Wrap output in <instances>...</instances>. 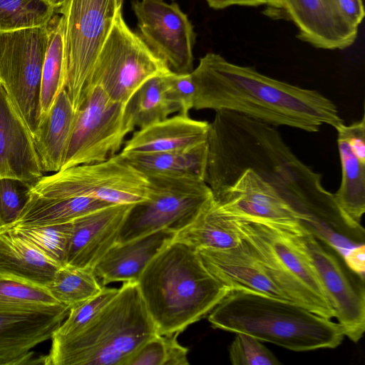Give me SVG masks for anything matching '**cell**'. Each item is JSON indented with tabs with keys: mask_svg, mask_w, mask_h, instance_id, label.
<instances>
[{
	"mask_svg": "<svg viewBox=\"0 0 365 365\" xmlns=\"http://www.w3.org/2000/svg\"><path fill=\"white\" fill-rule=\"evenodd\" d=\"M277 127L240 113L215 111L209 123L205 182L217 198L245 169H252L279 192L297 224L315 237L334 244L351 222L341 212L322 175L300 160Z\"/></svg>",
	"mask_w": 365,
	"mask_h": 365,
	"instance_id": "1",
	"label": "cell"
},
{
	"mask_svg": "<svg viewBox=\"0 0 365 365\" xmlns=\"http://www.w3.org/2000/svg\"><path fill=\"white\" fill-rule=\"evenodd\" d=\"M191 74L195 110H228L309 133L344 123L335 103L318 91L269 77L215 53L202 57Z\"/></svg>",
	"mask_w": 365,
	"mask_h": 365,
	"instance_id": "2",
	"label": "cell"
},
{
	"mask_svg": "<svg viewBox=\"0 0 365 365\" xmlns=\"http://www.w3.org/2000/svg\"><path fill=\"white\" fill-rule=\"evenodd\" d=\"M158 334L180 333L208 314L229 292L197 250L173 241L136 281Z\"/></svg>",
	"mask_w": 365,
	"mask_h": 365,
	"instance_id": "3",
	"label": "cell"
},
{
	"mask_svg": "<svg viewBox=\"0 0 365 365\" xmlns=\"http://www.w3.org/2000/svg\"><path fill=\"white\" fill-rule=\"evenodd\" d=\"M208 321L213 328L245 333L295 351L333 349L344 336L332 319L290 301L241 289L229 290Z\"/></svg>",
	"mask_w": 365,
	"mask_h": 365,
	"instance_id": "4",
	"label": "cell"
},
{
	"mask_svg": "<svg viewBox=\"0 0 365 365\" xmlns=\"http://www.w3.org/2000/svg\"><path fill=\"white\" fill-rule=\"evenodd\" d=\"M156 334L137 282H125L81 330L66 337L52 336L48 364L125 365Z\"/></svg>",
	"mask_w": 365,
	"mask_h": 365,
	"instance_id": "5",
	"label": "cell"
},
{
	"mask_svg": "<svg viewBox=\"0 0 365 365\" xmlns=\"http://www.w3.org/2000/svg\"><path fill=\"white\" fill-rule=\"evenodd\" d=\"M234 218L242 238L289 301L325 318H334L312 266L288 239L269 222Z\"/></svg>",
	"mask_w": 365,
	"mask_h": 365,
	"instance_id": "6",
	"label": "cell"
},
{
	"mask_svg": "<svg viewBox=\"0 0 365 365\" xmlns=\"http://www.w3.org/2000/svg\"><path fill=\"white\" fill-rule=\"evenodd\" d=\"M270 224L307 258L344 336L357 342L365 330L364 277L347 266L339 251L298 224Z\"/></svg>",
	"mask_w": 365,
	"mask_h": 365,
	"instance_id": "7",
	"label": "cell"
},
{
	"mask_svg": "<svg viewBox=\"0 0 365 365\" xmlns=\"http://www.w3.org/2000/svg\"><path fill=\"white\" fill-rule=\"evenodd\" d=\"M149 191L148 177L118 153L103 162L43 175L31 185L29 195L46 199L91 197L119 205L145 201Z\"/></svg>",
	"mask_w": 365,
	"mask_h": 365,
	"instance_id": "8",
	"label": "cell"
},
{
	"mask_svg": "<svg viewBox=\"0 0 365 365\" xmlns=\"http://www.w3.org/2000/svg\"><path fill=\"white\" fill-rule=\"evenodd\" d=\"M124 0H66L64 20L65 89L77 110L97 56Z\"/></svg>",
	"mask_w": 365,
	"mask_h": 365,
	"instance_id": "9",
	"label": "cell"
},
{
	"mask_svg": "<svg viewBox=\"0 0 365 365\" xmlns=\"http://www.w3.org/2000/svg\"><path fill=\"white\" fill-rule=\"evenodd\" d=\"M170 72L166 63L127 25L121 10L97 56L86 88L99 86L112 100L126 106L146 81Z\"/></svg>",
	"mask_w": 365,
	"mask_h": 365,
	"instance_id": "10",
	"label": "cell"
},
{
	"mask_svg": "<svg viewBox=\"0 0 365 365\" xmlns=\"http://www.w3.org/2000/svg\"><path fill=\"white\" fill-rule=\"evenodd\" d=\"M148 199L133 205L119 233L123 243L166 230L174 233L190 224L213 197L203 180L179 176L146 175Z\"/></svg>",
	"mask_w": 365,
	"mask_h": 365,
	"instance_id": "11",
	"label": "cell"
},
{
	"mask_svg": "<svg viewBox=\"0 0 365 365\" xmlns=\"http://www.w3.org/2000/svg\"><path fill=\"white\" fill-rule=\"evenodd\" d=\"M135 128L125 105L112 100L99 86L88 87L76 111L61 170L109 159L118 153Z\"/></svg>",
	"mask_w": 365,
	"mask_h": 365,
	"instance_id": "12",
	"label": "cell"
},
{
	"mask_svg": "<svg viewBox=\"0 0 365 365\" xmlns=\"http://www.w3.org/2000/svg\"><path fill=\"white\" fill-rule=\"evenodd\" d=\"M46 26L0 32V84L33 138L41 120L40 90Z\"/></svg>",
	"mask_w": 365,
	"mask_h": 365,
	"instance_id": "13",
	"label": "cell"
},
{
	"mask_svg": "<svg viewBox=\"0 0 365 365\" xmlns=\"http://www.w3.org/2000/svg\"><path fill=\"white\" fill-rule=\"evenodd\" d=\"M139 36L169 68L178 73L193 70L194 28L175 2L140 0L133 4Z\"/></svg>",
	"mask_w": 365,
	"mask_h": 365,
	"instance_id": "14",
	"label": "cell"
},
{
	"mask_svg": "<svg viewBox=\"0 0 365 365\" xmlns=\"http://www.w3.org/2000/svg\"><path fill=\"white\" fill-rule=\"evenodd\" d=\"M70 307L60 304L43 309H0V365L34 364L36 345L51 339Z\"/></svg>",
	"mask_w": 365,
	"mask_h": 365,
	"instance_id": "15",
	"label": "cell"
},
{
	"mask_svg": "<svg viewBox=\"0 0 365 365\" xmlns=\"http://www.w3.org/2000/svg\"><path fill=\"white\" fill-rule=\"evenodd\" d=\"M215 200L225 212L234 217L297 224L295 214L275 187L250 168L237 174Z\"/></svg>",
	"mask_w": 365,
	"mask_h": 365,
	"instance_id": "16",
	"label": "cell"
},
{
	"mask_svg": "<svg viewBox=\"0 0 365 365\" xmlns=\"http://www.w3.org/2000/svg\"><path fill=\"white\" fill-rule=\"evenodd\" d=\"M133 205H111L72 221L65 264L93 270L118 242L121 227Z\"/></svg>",
	"mask_w": 365,
	"mask_h": 365,
	"instance_id": "17",
	"label": "cell"
},
{
	"mask_svg": "<svg viewBox=\"0 0 365 365\" xmlns=\"http://www.w3.org/2000/svg\"><path fill=\"white\" fill-rule=\"evenodd\" d=\"M283 9L298 29L297 37L323 49H344L351 46L358 28L339 14L334 0H282Z\"/></svg>",
	"mask_w": 365,
	"mask_h": 365,
	"instance_id": "18",
	"label": "cell"
},
{
	"mask_svg": "<svg viewBox=\"0 0 365 365\" xmlns=\"http://www.w3.org/2000/svg\"><path fill=\"white\" fill-rule=\"evenodd\" d=\"M196 250L206 268L230 290L241 289L289 301L242 238L229 249Z\"/></svg>",
	"mask_w": 365,
	"mask_h": 365,
	"instance_id": "19",
	"label": "cell"
},
{
	"mask_svg": "<svg viewBox=\"0 0 365 365\" xmlns=\"http://www.w3.org/2000/svg\"><path fill=\"white\" fill-rule=\"evenodd\" d=\"M43 173L32 135L0 84V179L32 184Z\"/></svg>",
	"mask_w": 365,
	"mask_h": 365,
	"instance_id": "20",
	"label": "cell"
},
{
	"mask_svg": "<svg viewBox=\"0 0 365 365\" xmlns=\"http://www.w3.org/2000/svg\"><path fill=\"white\" fill-rule=\"evenodd\" d=\"M209 123L178 113L133 133L121 153L187 151L207 141Z\"/></svg>",
	"mask_w": 365,
	"mask_h": 365,
	"instance_id": "21",
	"label": "cell"
},
{
	"mask_svg": "<svg viewBox=\"0 0 365 365\" xmlns=\"http://www.w3.org/2000/svg\"><path fill=\"white\" fill-rule=\"evenodd\" d=\"M175 233L158 230L123 243H116L93 269L101 285L137 281L150 260L173 242Z\"/></svg>",
	"mask_w": 365,
	"mask_h": 365,
	"instance_id": "22",
	"label": "cell"
},
{
	"mask_svg": "<svg viewBox=\"0 0 365 365\" xmlns=\"http://www.w3.org/2000/svg\"><path fill=\"white\" fill-rule=\"evenodd\" d=\"M76 111L63 89L42 118L33 140L43 173H55L61 169Z\"/></svg>",
	"mask_w": 365,
	"mask_h": 365,
	"instance_id": "23",
	"label": "cell"
},
{
	"mask_svg": "<svg viewBox=\"0 0 365 365\" xmlns=\"http://www.w3.org/2000/svg\"><path fill=\"white\" fill-rule=\"evenodd\" d=\"M60 267L10 229L0 231V274L46 286Z\"/></svg>",
	"mask_w": 365,
	"mask_h": 365,
	"instance_id": "24",
	"label": "cell"
},
{
	"mask_svg": "<svg viewBox=\"0 0 365 365\" xmlns=\"http://www.w3.org/2000/svg\"><path fill=\"white\" fill-rule=\"evenodd\" d=\"M241 240L235 219L225 212L212 197L190 224L175 233L173 241L195 250H225L237 246Z\"/></svg>",
	"mask_w": 365,
	"mask_h": 365,
	"instance_id": "25",
	"label": "cell"
},
{
	"mask_svg": "<svg viewBox=\"0 0 365 365\" xmlns=\"http://www.w3.org/2000/svg\"><path fill=\"white\" fill-rule=\"evenodd\" d=\"M120 153L134 168L145 175L188 177L203 181L205 179L207 141L187 151Z\"/></svg>",
	"mask_w": 365,
	"mask_h": 365,
	"instance_id": "26",
	"label": "cell"
},
{
	"mask_svg": "<svg viewBox=\"0 0 365 365\" xmlns=\"http://www.w3.org/2000/svg\"><path fill=\"white\" fill-rule=\"evenodd\" d=\"M46 28L48 43L41 81V119L48 112L59 93L65 89L66 76L64 20L62 14L56 13Z\"/></svg>",
	"mask_w": 365,
	"mask_h": 365,
	"instance_id": "27",
	"label": "cell"
},
{
	"mask_svg": "<svg viewBox=\"0 0 365 365\" xmlns=\"http://www.w3.org/2000/svg\"><path fill=\"white\" fill-rule=\"evenodd\" d=\"M341 166V183L334 193L337 205L353 222L361 225L365 212V163L351 150L344 136L337 132Z\"/></svg>",
	"mask_w": 365,
	"mask_h": 365,
	"instance_id": "28",
	"label": "cell"
},
{
	"mask_svg": "<svg viewBox=\"0 0 365 365\" xmlns=\"http://www.w3.org/2000/svg\"><path fill=\"white\" fill-rule=\"evenodd\" d=\"M166 75L155 76L146 81L128 102L126 113L135 128H142L176 113L165 96Z\"/></svg>",
	"mask_w": 365,
	"mask_h": 365,
	"instance_id": "29",
	"label": "cell"
},
{
	"mask_svg": "<svg viewBox=\"0 0 365 365\" xmlns=\"http://www.w3.org/2000/svg\"><path fill=\"white\" fill-rule=\"evenodd\" d=\"M46 287L60 304L69 307L93 297L103 287L92 269L68 264L61 266Z\"/></svg>",
	"mask_w": 365,
	"mask_h": 365,
	"instance_id": "30",
	"label": "cell"
},
{
	"mask_svg": "<svg viewBox=\"0 0 365 365\" xmlns=\"http://www.w3.org/2000/svg\"><path fill=\"white\" fill-rule=\"evenodd\" d=\"M60 304L48 288L26 279L0 274V309H43Z\"/></svg>",
	"mask_w": 365,
	"mask_h": 365,
	"instance_id": "31",
	"label": "cell"
},
{
	"mask_svg": "<svg viewBox=\"0 0 365 365\" xmlns=\"http://www.w3.org/2000/svg\"><path fill=\"white\" fill-rule=\"evenodd\" d=\"M56 13L43 0H0V32L46 26Z\"/></svg>",
	"mask_w": 365,
	"mask_h": 365,
	"instance_id": "32",
	"label": "cell"
},
{
	"mask_svg": "<svg viewBox=\"0 0 365 365\" xmlns=\"http://www.w3.org/2000/svg\"><path fill=\"white\" fill-rule=\"evenodd\" d=\"M5 228L10 229L29 241L61 266L65 264L72 222L34 226L14 225Z\"/></svg>",
	"mask_w": 365,
	"mask_h": 365,
	"instance_id": "33",
	"label": "cell"
},
{
	"mask_svg": "<svg viewBox=\"0 0 365 365\" xmlns=\"http://www.w3.org/2000/svg\"><path fill=\"white\" fill-rule=\"evenodd\" d=\"M118 289L103 286L96 295L71 307L67 317L53 336L66 337L81 330L110 302L118 292Z\"/></svg>",
	"mask_w": 365,
	"mask_h": 365,
	"instance_id": "34",
	"label": "cell"
},
{
	"mask_svg": "<svg viewBox=\"0 0 365 365\" xmlns=\"http://www.w3.org/2000/svg\"><path fill=\"white\" fill-rule=\"evenodd\" d=\"M229 358L233 365H278L273 353L258 339L245 334L236 333L229 347Z\"/></svg>",
	"mask_w": 365,
	"mask_h": 365,
	"instance_id": "35",
	"label": "cell"
},
{
	"mask_svg": "<svg viewBox=\"0 0 365 365\" xmlns=\"http://www.w3.org/2000/svg\"><path fill=\"white\" fill-rule=\"evenodd\" d=\"M31 185L16 179H0V222L3 228L13 225L19 217Z\"/></svg>",
	"mask_w": 365,
	"mask_h": 365,
	"instance_id": "36",
	"label": "cell"
},
{
	"mask_svg": "<svg viewBox=\"0 0 365 365\" xmlns=\"http://www.w3.org/2000/svg\"><path fill=\"white\" fill-rule=\"evenodd\" d=\"M165 93L169 103L176 112L188 115L193 108L195 86L191 72L178 73L172 71L165 77Z\"/></svg>",
	"mask_w": 365,
	"mask_h": 365,
	"instance_id": "37",
	"label": "cell"
},
{
	"mask_svg": "<svg viewBox=\"0 0 365 365\" xmlns=\"http://www.w3.org/2000/svg\"><path fill=\"white\" fill-rule=\"evenodd\" d=\"M167 356L165 335L156 334L145 342L125 365H164Z\"/></svg>",
	"mask_w": 365,
	"mask_h": 365,
	"instance_id": "38",
	"label": "cell"
},
{
	"mask_svg": "<svg viewBox=\"0 0 365 365\" xmlns=\"http://www.w3.org/2000/svg\"><path fill=\"white\" fill-rule=\"evenodd\" d=\"M341 16L351 26L358 28L364 17L361 0H334Z\"/></svg>",
	"mask_w": 365,
	"mask_h": 365,
	"instance_id": "39",
	"label": "cell"
},
{
	"mask_svg": "<svg viewBox=\"0 0 365 365\" xmlns=\"http://www.w3.org/2000/svg\"><path fill=\"white\" fill-rule=\"evenodd\" d=\"M179 333L165 335L167 344V356L164 365H188V349L177 339Z\"/></svg>",
	"mask_w": 365,
	"mask_h": 365,
	"instance_id": "40",
	"label": "cell"
},
{
	"mask_svg": "<svg viewBox=\"0 0 365 365\" xmlns=\"http://www.w3.org/2000/svg\"><path fill=\"white\" fill-rule=\"evenodd\" d=\"M208 6L214 9H223L232 6H267L275 9H282V0H205Z\"/></svg>",
	"mask_w": 365,
	"mask_h": 365,
	"instance_id": "41",
	"label": "cell"
},
{
	"mask_svg": "<svg viewBox=\"0 0 365 365\" xmlns=\"http://www.w3.org/2000/svg\"><path fill=\"white\" fill-rule=\"evenodd\" d=\"M347 266L356 274L364 277L365 245L362 244L349 250L344 255Z\"/></svg>",
	"mask_w": 365,
	"mask_h": 365,
	"instance_id": "42",
	"label": "cell"
},
{
	"mask_svg": "<svg viewBox=\"0 0 365 365\" xmlns=\"http://www.w3.org/2000/svg\"><path fill=\"white\" fill-rule=\"evenodd\" d=\"M54 8L58 13L64 6L66 0H43Z\"/></svg>",
	"mask_w": 365,
	"mask_h": 365,
	"instance_id": "43",
	"label": "cell"
},
{
	"mask_svg": "<svg viewBox=\"0 0 365 365\" xmlns=\"http://www.w3.org/2000/svg\"><path fill=\"white\" fill-rule=\"evenodd\" d=\"M2 229H3V226H2V225H1V222H0V231H1Z\"/></svg>",
	"mask_w": 365,
	"mask_h": 365,
	"instance_id": "44",
	"label": "cell"
}]
</instances>
